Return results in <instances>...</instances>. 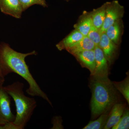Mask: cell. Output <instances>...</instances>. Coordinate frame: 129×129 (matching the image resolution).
Segmentation results:
<instances>
[{
	"instance_id": "obj_3",
	"label": "cell",
	"mask_w": 129,
	"mask_h": 129,
	"mask_svg": "<svg viewBox=\"0 0 129 129\" xmlns=\"http://www.w3.org/2000/svg\"><path fill=\"white\" fill-rule=\"evenodd\" d=\"M24 86L23 83L18 81L3 86L15 103L16 114L13 123L17 129L24 128L37 106V102L34 98L25 94Z\"/></svg>"
},
{
	"instance_id": "obj_13",
	"label": "cell",
	"mask_w": 129,
	"mask_h": 129,
	"mask_svg": "<svg viewBox=\"0 0 129 129\" xmlns=\"http://www.w3.org/2000/svg\"><path fill=\"white\" fill-rule=\"evenodd\" d=\"M107 3H104L101 6L95 9H93L90 14L92 19V25L98 29H101L103 25L105 16Z\"/></svg>"
},
{
	"instance_id": "obj_5",
	"label": "cell",
	"mask_w": 129,
	"mask_h": 129,
	"mask_svg": "<svg viewBox=\"0 0 129 129\" xmlns=\"http://www.w3.org/2000/svg\"><path fill=\"white\" fill-rule=\"evenodd\" d=\"M3 86L0 85V125L13 122L15 118L11 109V96Z\"/></svg>"
},
{
	"instance_id": "obj_11",
	"label": "cell",
	"mask_w": 129,
	"mask_h": 129,
	"mask_svg": "<svg viewBox=\"0 0 129 129\" xmlns=\"http://www.w3.org/2000/svg\"><path fill=\"white\" fill-rule=\"evenodd\" d=\"M84 36L81 33L75 29L67 37L56 45L59 50H67L83 39Z\"/></svg>"
},
{
	"instance_id": "obj_9",
	"label": "cell",
	"mask_w": 129,
	"mask_h": 129,
	"mask_svg": "<svg viewBox=\"0 0 129 129\" xmlns=\"http://www.w3.org/2000/svg\"><path fill=\"white\" fill-rule=\"evenodd\" d=\"M116 45L108 37L105 32L102 33L98 46L103 51L106 59L110 63L113 58L117 47Z\"/></svg>"
},
{
	"instance_id": "obj_4",
	"label": "cell",
	"mask_w": 129,
	"mask_h": 129,
	"mask_svg": "<svg viewBox=\"0 0 129 129\" xmlns=\"http://www.w3.org/2000/svg\"><path fill=\"white\" fill-rule=\"evenodd\" d=\"M106 3L105 19L100 29L101 34L105 32L107 29L116 21L121 19L124 14V8L118 1L107 2Z\"/></svg>"
},
{
	"instance_id": "obj_7",
	"label": "cell",
	"mask_w": 129,
	"mask_h": 129,
	"mask_svg": "<svg viewBox=\"0 0 129 129\" xmlns=\"http://www.w3.org/2000/svg\"><path fill=\"white\" fill-rule=\"evenodd\" d=\"M2 13L17 19L21 18L24 12L19 0H0Z\"/></svg>"
},
{
	"instance_id": "obj_17",
	"label": "cell",
	"mask_w": 129,
	"mask_h": 129,
	"mask_svg": "<svg viewBox=\"0 0 129 129\" xmlns=\"http://www.w3.org/2000/svg\"><path fill=\"white\" fill-rule=\"evenodd\" d=\"M114 87L123 95L128 103H129V75L123 80L120 82H113Z\"/></svg>"
},
{
	"instance_id": "obj_22",
	"label": "cell",
	"mask_w": 129,
	"mask_h": 129,
	"mask_svg": "<svg viewBox=\"0 0 129 129\" xmlns=\"http://www.w3.org/2000/svg\"><path fill=\"white\" fill-rule=\"evenodd\" d=\"M0 77L5 78V77L3 76V74L1 66V61H0Z\"/></svg>"
},
{
	"instance_id": "obj_12",
	"label": "cell",
	"mask_w": 129,
	"mask_h": 129,
	"mask_svg": "<svg viewBox=\"0 0 129 129\" xmlns=\"http://www.w3.org/2000/svg\"><path fill=\"white\" fill-rule=\"evenodd\" d=\"M124 109V105L122 103L114 104L103 129H110L114 126L120 120Z\"/></svg>"
},
{
	"instance_id": "obj_1",
	"label": "cell",
	"mask_w": 129,
	"mask_h": 129,
	"mask_svg": "<svg viewBox=\"0 0 129 129\" xmlns=\"http://www.w3.org/2000/svg\"><path fill=\"white\" fill-rule=\"evenodd\" d=\"M37 54V52L35 50L27 53L18 52L12 48L7 43L1 42L0 61L3 74L5 77L11 73L17 74L28 84V88L26 91L28 94L41 98L52 106L47 95L41 89L31 74L25 61L27 57Z\"/></svg>"
},
{
	"instance_id": "obj_6",
	"label": "cell",
	"mask_w": 129,
	"mask_h": 129,
	"mask_svg": "<svg viewBox=\"0 0 129 129\" xmlns=\"http://www.w3.org/2000/svg\"><path fill=\"white\" fill-rule=\"evenodd\" d=\"M95 68L92 77L96 78H108V61L103 52L98 46H96L94 49Z\"/></svg>"
},
{
	"instance_id": "obj_18",
	"label": "cell",
	"mask_w": 129,
	"mask_h": 129,
	"mask_svg": "<svg viewBox=\"0 0 129 129\" xmlns=\"http://www.w3.org/2000/svg\"><path fill=\"white\" fill-rule=\"evenodd\" d=\"M129 128V111L126 109L124 111L118 122L112 127L113 129H127Z\"/></svg>"
},
{
	"instance_id": "obj_14",
	"label": "cell",
	"mask_w": 129,
	"mask_h": 129,
	"mask_svg": "<svg viewBox=\"0 0 129 129\" xmlns=\"http://www.w3.org/2000/svg\"><path fill=\"white\" fill-rule=\"evenodd\" d=\"M95 46L94 42L89 37L84 36L80 41L67 49V50L73 55L81 51L94 50Z\"/></svg>"
},
{
	"instance_id": "obj_16",
	"label": "cell",
	"mask_w": 129,
	"mask_h": 129,
	"mask_svg": "<svg viewBox=\"0 0 129 129\" xmlns=\"http://www.w3.org/2000/svg\"><path fill=\"white\" fill-rule=\"evenodd\" d=\"M109 115V111L102 114L100 117L96 120L90 121L83 129H103L108 118Z\"/></svg>"
},
{
	"instance_id": "obj_23",
	"label": "cell",
	"mask_w": 129,
	"mask_h": 129,
	"mask_svg": "<svg viewBox=\"0 0 129 129\" xmlns=\"http://www.w3.org/2000/svg\"><path fill=\"white\" fill-rule=\"evenodd\" d=\"M64 1H66L67 2H69V1H71V0H64Z\"/></svg>"
},
{
	"instance_id": "obj_15",
	"label": "cell",
	"mask_w": 129,
	"mask_h": 129,
	"mask_svg": "<svg viewBox=\"0 0 129 129\" xmlns=\"http://www.w3.org/2000/svg\"><path fill=\"white\" fill-rule=\"evenodd\" d=\"M121 19L116 21L106 30L105 33L108 37L116 45L120 41L122 32V21Z\"/></svg>"
},
{
	"instance_id": "obj_10",
	"label": "cell",
	"mask_w": 129,
	"mask_h": 129,
	"mask_svg": "<svg viewBox=\"0 0 129 129\" xmlns=\"http://www.w3.org/2000/svg\"><path fill=\"white\" fill-rule=\"evenodd\" d=\"M92 25V19L90 12L84 11L79 18L74 28L84 36H87Z\"/></svg>"
},
{
	"instance_id": "obj_2",
	"label": "cell",
	"mask_w": 129,
	"mask_h": 129,
	"mask_svg": "<svg viewBox=\"0 0 129 129\" xmlns=\"http://www.w3.org/2000/svg\"><path fill=\"white\" fill-rule=\"evenodd\" d=\"M90 85L92 91L91 114L95 118L108 111L117 101V95L116 88L108 77H92Z\"/></svg>"
},
{
	"instance_id": "obj_20",
	"label": "cell",
	"mask_w": 129,
	"mask_h": 129,
	"mask_svg": "<svg viewBox=\"0 0 129 129\" xmlns=\"http://www.w3.org/2000/svg\"><path fill=\"white\" fill-rule=\"evenodd\" d=\"M101 36L100 30L92 25L87 36L94 42L95 46H98L101 41Z\"/></svg>"
},
{
	"instance_id": "obj_21",
	"label": "cell",
	"mask_w": 129,
	"mask_h": 129,
	"mask_svg": "<svg viewBox=\"0 0 129 129\" xmlns=\"http://www.w3.org/2000/svg\"><path fill=\"white\" fill-rule=\"evenodd\" d=\"M5 81V78L0 77V85H3Z\"/></svg>"
},
{
	"instance_id": "obj_19",
	"label": "cell",
	"mask_w": 129,
	"mask_h": 129,
	"mask_svg": "<svg viewBox=\"0 0 129 129\" xmlns=\"http://www.w3.org/2000/svg\"><path fill=\"white\" fill-rule=\"evenodd\" d=\"M23 11L31 6L39 5L44 7H47L46 0H19Z\"/></svg>"
},
{
	"instance_id": "obj_8",
	"label": "cell",
	"mask_w": 129,
	"mask_h": 129,
	"mask_svg": "<svg viewBox=\"0 0 129 129\" xmlns=\"http://www.w3.org/2000/svg\"><path fill=\"white\" fill-rule=\"evenodd\" d=\"M82 65L90 70L91 76L94 72L95 68V53L94 50L78 52L73 54Z\"/></svg>"
}]
</instances>
